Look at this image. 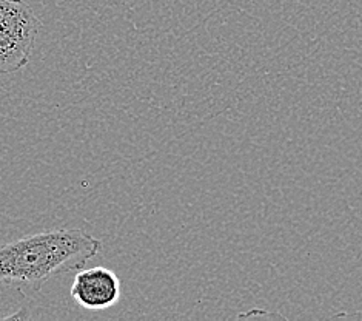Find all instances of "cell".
Wrapping results in <instances>:
<instances>
[{
    "label": "cell",
    "mask_w": 362,
    "mask_h": 321,
    "mask_svg": "<svg viewBox=\"0 0 362 321\" xmlns=\"http://www.w3.org/2000/svg\"><path fill=\"white\" fill-rule=\"evenodd\" d=\"M102 249V241L82 229L34 233L0 246V280L39 291L53 276L77 272Z\"/></svg>",
    "instance_id": "1"
},
{
    "label": "cell",
    "mask_w": 362,
    "mask_h": 321,
    "mask_svg": "<svg viewBox=\"0 0 362 321\" xmlns=\"http://www.w3.org/2000/svg\"><path fill=\"white\" fill-rule=\"evenodd\" d=\"M42 22L25 0H0V76L28 65Z\"/></svg>",
    "instance_id": "2"
},
{
    "label": "cell",
    "mask_w": 362,
    "mask_h": 321,
    "mask_svg": "<svg viewBox=\"0 0 362 321\" xmlns=\"http://www.w3.org/2000/svg\"><path fill=\"white\" fill-rule=\"evenodd\" d=\"M71 297L88 310H105L120 300L119 276L107 267H90L77 271L71 286Z\"/></svg>",
    "instance_id": "3"
},
{
    "label": "cell",
    "mask_w": 362,
    "mask_h": 321,
    "mask_svg": "<svg viewBox=\"0 0 362 321\" xmlns=\"http://www.w3.org/2000/svg\"><path fill=\"white\" fill-rule=\"evenodd\" d=\"M30 300L22 286L0 280V321L28 320Z\"/></svg>",
    "instance_id": "4"
}]
</instances>
